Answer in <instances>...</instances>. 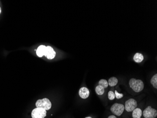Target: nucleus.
Here are the masks:
<instances>
[{
	"instance_id": "1",
	"label": "nucleus",
	"mask_w": 157,
	"mask_h": 118,
	"mask_svg": "<svg viewBox=\"0 0 157 118\" xmlns=\"http://www.w3.org/2000/svg\"><path fill=\"white\" fill-rule=\"evenodd\" d=\"M130 88H132L135 92L138 93L141 92L144 88V84L143 81L140 79L131 78L129 82Z\"/></svg>"
},
{
	"instance_id": "2",
	"label": "nucleus",
	"mask_w": 157,
	"mask_h": 118,
	"mask_svg": "<svg viewBox=\"0 0 157 118\" xmlns=\"http://www.w3.org/2000/svg\"><path fill=\"white\" fill-rule=\"evenodd\" d=\"M51 106L52 104L50 100L47 98L38 100L36 103V106L37 108H43L46 111L50 110L51 108Z\"/></svg>"
},
{
	"instance_id": "3",
	"label": "nucleus",
	"mask_w": 157,
	"mask_h": 118,
	"mask_svg": "<svg viewBox=\"0 0 157 118\" xmlns=\"http://www.w3.org/2000/svg\"><path fill=\"white\" fill-rule=\"evenodd\" d=\"M125 107L123 104L116 103L113 104L111 108V111L113 114L118 116H120L123 113Z\"/></svg>"
},
{
	"instance_id": "4",
	"label": "nucleus",
	"mask_w": 157,
	"mask_h": 118,
	"mask_svg": "<svg viewBox=\"0 0 157 118\" xmlns=\"http://www.w3.org/2000/svg\"><path fill=\"white\" fill-rule=\"evenodd\" d=\"M142 115L145 118H155L157 116V111L151 106H149L143 111Z\"/></svg>"
},
{
	"instance_id": "5",
	"label": "nucleus",
	"mask_w": 157,
	"mask_h": 118,
	"mask_svg": "<svg viewBox=\"0 0 157 118\" xmlns=\"http://www.w3.org/2000/svg\"><path fill=\"white\" fill-rule=\"evenodd\" d=\"M47 111L41 108H36L32 112V118H45L47 115Z\"/></svg>"
},
{
	"instance_id": "6",
	"label": "nucleus",
	"mask_w": 157,
	"mask_h": 118,
	"mask_svg": "<svg viewBox=\"0 0 157 118\" xmlns=\"http://www.w3.org/2000/svg\"><path fill=\"white\" fill-rule=\"evenodd\" d=\"M137 106V103L136 101L134 99H129L127 100L125 104V109L127 112H131L134 110Z\"/></svg>"
},
{
	"instance_id": "7",
	"label": "nucleus",
	"mask_w": 157,
	"mask_h": 118,
	"mask_svg": "<svg viewBox=\"0 0 157 118\" xmlns=\"http://www.w3.org/2000/svg\"><path fill=\"white\" fill-rule=\"evenodd\" d=\"M56 55V53L54 51L53 48L50 46L46 47V52L45 56H46L48 59H50V60L54 59L55 58Z\"/></svg>"
},
{
	"instance_id": "8",
	"label": "nucleus",
	"mask_w": 157,
	"mask_h": 118,
	"mask_svg": "<svg viewBox=\"0 0 157 118\" xmlns=\"http://www.w3.org/2000/svg\"><path fill=\"white\" fill-rule=\"evenodd\" d=\"M78 94L82 99H87L90 96V91L87 87H83L80 89Z\"/></svg>"
},
{
	"instance_id": "9",
	"label": "nucleus",
	"mask_w": 157,
	"mask_h": 118,
	"mask_svg": "<svg viewBox=\"0 0 157 118\" xmlns=\"http://www.w3.org/2000/svg\"><path fill=\"white\" fill-rule=\"evenodd\" d=\"M46 52V47L44 45H40L36 51V53L38 56L41 57L43 56H45Z\"/></svg>"
},
{
	"instance_id": "10",
	"label": "nucleus",
	"mask_w": 157,
	"mask_h": 118,
	"mask_svg": "<svg viewBox=\"0 0 157 118\" xmlns=\"http://www.w3.org/2000/svg\"><path fill=\"white\" fill-rule=\"evenodd\" d=\"M142 111L140 108H136L132 112V117L133 118H141L142 116Z\"/></svg>"
},
{
	"instance_id": "11",
	"label": "nucleus",
	"mask_w": 157,
	"mask_h": 118,
	"mask_svg": "<svg viewBox=\"0 0 157 118\" xmlns=\"http://www.w3.org/2000/svg\"><path fill=\"white\" fill-rule=\"evenodd\" d=\"M134 60L136 62L140 63L143 60V56L140 53H136L134 56Z\"/></svg>"
},
{
	"instance_id": "12",
	"label": "nucleus",
	"mask_w": 157,
	"mask_h": 118,
	"mask_svg": "<svg viewBox=\"0 0 157 118\" xmlns=\"http://www.w3.org/2000/svg\"><path fill=\"white\" fill-rule=\"evenodd\" d=\"M108 85H110V87H114L118 83V80L116 77H111L109 79Z\"/></svg>"
},
{
	"instance_id": "13",
	"label": "nucleus",
	"mask_w": 157,
	"mask_h": 118,
	"mask_svg": "<svg viewBox=\"0 0 157 118\" xmlns=\"http://www.w3.org/2000/svg\"><path fill=\"white\" fill-rule=\"evenodd\" d=\"M95 90H96V94L99 96L103 95L105 93V88H103L102 87H101L99 85H97Z\"/></svg>"
},
{
	"instance_id": "14",
	"label": "nucleus",
	"mask_w": 157,
	"mask_h": 118,
	"mask_svg": "<svg viewBox=\"0 0 157 118\" xmlns=\"http://www.w3.org/2000/svg\"><path fill=\"white\" fill-rule=\"evenodd\" d=\"M151 83L155 88H157V74H155L151 80Z\"/></svg>"
},
{
	"instance_id": "15",
	"label": "nucleus",
	"mask_w": 157,
	"mask_h": 118,
	"mask_svg": "<svg viewBox=\"0 0 157 118\" xmlns=\"http://www.w3.org/2000/svg\"><path fill=\"white\" fill-rule=\"evenodd\" d=\"M99 85L102 87L103 88H106L108 87V83L106 79H102L99 81Z\"/></svg>"
},
{
	"instance_id": "16",
	"label": "nucleus",
	"mask_w": 157,
	"mask_h": 118,
	"mask_svg": "<svg viewBox=\"0 0 157 118\" xmlns=\"http://www.w3.org/2000/svg\"><path fill=\"white\" fill-rule=\"evenodd\" d=\"M108 95L109 99L110 100H113L115 98V96L114 93V92L112 91H110L108 92Z\"/></svg>"
},
{
	"instance_id": "17",
	"label": "nucleus",
	"mask_w": 157,
	"mask_h": 118,
	"mask_svg": "<svg viewBox=\"0 0 157 118\" xmlns=\"http://www.w3.org/2000/svg\"><path fill=\"white\" fill-rule=\"evenodd\" d=\"M115 97H116L117 99H121V98H122L123 97L124 95L123 94H121V93H119L117 91H115Z\"/></svg>"
},
{
	"instance_id": "18",
	"label": "nucleus",
	"mask_w": 157,
	"mask_h": 118,
	"mask_svg": "<svg viewBox=\"0 0 157 118\" xmlns=\"http://www.w3.org/2000/svg\"><path fill=\"white\" fill-rule=\"evenodd\" d=\"M108 118H117V117H116V116H115V115H110L108 117Z\"/></svg>"
},
{
	"instance_id": "19",
	"label": "nucleus",
	"mask_w": 157,
	"mask_h": 118,
	"mask_svg": "<svg viewBox=\"0 0 157 118\" xmlns=\"http://www.w3.org/2000/svg\"><path fill=\"white\" fill-rule=\"evenodd\" d=\"M92 118V117H90V116H89V117H86V118Z\"/></svg>"
},
{
	"instance_id": "20",
	"label": "nucleus",
	"mask_w": 157,
	"mask_h": 118,
	"mask_svg": "<svg viewBox=\"0 0 157 118\" xmlns=\"http://www.w3.org/2000/svg\"><path fill=\"white\" fill-rule=\"evenodd\" d=\"M1 8L0 7V14H1Z\"/></svg>"
}]
</instances>
